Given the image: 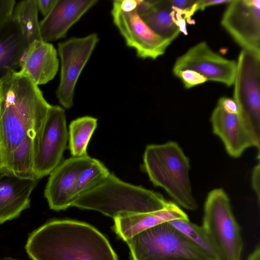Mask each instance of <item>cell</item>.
I'll return each instance as SVG.
<instances>
[{
  "label": "cell",
  "instance_id": "cell-1",
  "mask_svg": "<svg viewBox=\"0 0 260 260\" xmlns=\"http://www.w3.org/2000/svg\"><path fill=\"white\" fill-rule=\"evenodd\" d=\"M25 249L32 260H118L109 241L93 226L50 220L31 232Z\"/></svg>",
  "mask_w": 260,
  "mask_h": 260
},
{
  "label": "cell",
  "instance_id": "cell-2",
  "mask_svg": "<svg viewBox=\"0 0 260 260\" xmlns=\"http://www.w3.org/2000/svg\"><path fill=\"white\" fill-rule=\"evenodd\" d=\"M50 106L38 86L17 72L0 81L2 166L13 150L26 137H35Z\"/></svg>",
  "mask_w": 260,
  "mask_h": 260
},
{
  "label": "cell",
  "instance_id": "cell-3",
  "mask_svg": "<svg viewBox=\"0 0 260 260\" xmlns=\"http://www.w3.org/2000/svg\"><path fill=\"white\" fill-rule=\"evenodd\" d=\"M169 202L160 193L125 182L110 173L98 184L78 196L72 206L97 211L114 219L159 210Z\"/></svg>",
  "mask_w": 260,
  "mask_h": 260
},
{
  "label": "cell",
  "instance_id": "cell-4",
  "mask_svg": "<svg viewBox=\"0 0 260 260\" xmlns=\"http://www.w3.org/2000/svg\"><path fill=\"white\" fill-rule=\"evenodd\" d=\"M142 166L153 185L163 188L175 203L190 211L198 209L189 176L190 160L177 142L148 145Z\"/></svg>",
  "mask_w": 260,
  "mask_h": 260
},
{
  "label": "cell",
  "instance_id": "cell-5",
  "mask_svg": "<svg viewBox=\"0 0 260 260\" xmlns=\"http://www.w3.org/2000/svg\"><path fill=\"white\" fill-rule=\"evenodd\" d=\"M132 260H212L169 222L125 242Z\"/></svg>",
  "mask_w": 260,
  "mask_h": 260
},
{
  "label": "cell",
  "instance_id": "cell-6",
  "mask_svg": "<svg viewBox=\"0 0 260 260\" xmlns=\"http://www.w3.org/2000/svg\"><path fill=\"white\" fill-rule=\"evenodd\" d=\"M202 226L218 251L221 260H241L243 243L230 198L221 188L208 194Z\"/></svg>",
  "mask_w": 260,
  "mask_h": 260
},
{
  "label": "cell",
  "instance_id": "cell-7",
  "mask_svg": "<svg viewBox=\"0 0 260 260\" xmlns=\"http://www.w3.org/2000/svg\"><path fill=\"white\" fill-rule=\"evenodd\" d=\"M237 64L234 100L240 118L260 142V56L243 49Z\"/></svg>",
  "mask_w": 260,
  "mask_h": 260
},
{
  "label": "cell",
  "instance_id": "cell-8",
  "mask_svg": "<svg viewBox=\"0 0 260 260\" xmlns=\"http://www.w3.org/2000/svg\"><path fill=\"white\" fill-rule=\"evenodd\" d=\"M68 140L64 110L51 105L45 119L34 139V172L39 180L60 164Z\"/></svg>",
  "mask_w": 260,
  "mask_h": 260
},
{
  "label": "cell",
  "instance_id": "cell-9",
  "mask_svg": "<svg viewBox=\"0 0 260 260\" xmlns=\"http://www.w3.org/2000/svg\"><path fill=\"white\" fill-rule=\"evenodd\" d=\"M99 41L98 35L91 33L83 37L72 38L58 44L60 72L56 95L63 108L69 109L73 106L78 79Z\"/></svg>",
  "mask_w": 260,
  "mask_h": 260
},
{
  "label": "cell",
  "instance_id": "cell-10",
  "mask_svg": "<svg viewBox=\"0 0 260 260\" xmlns=\"http://www.w3.org/2000/svg\"><path fill=\"white\" fill-rule=\"evenodd\" d=\"M111 13L113 23L126 45L135 49L139 58L155 59L164 54L172 43L152 30L136 10L123 12L114 1Z\"/></svg>",
  "mask_w": 260,
  "mask_h": 260
},
{
  "label": "cell",
  "instance_id": "cell-11",
  "mask_svg": "<svg viewBox=\"0 0 260 260\" xmlns=\"http://www.w3.org/2000/svg\"><path fill=\"white\" fill-rule=\"evenodd\" d=\"M243 49L260 56V1L232 0L221 20Z\"/></svg>",
  "mask_w": 260,
  "mask_h": 260
},
{
  "label": "cell",
  "instance_id": "cell-12",
  "mask_svg": "<svg viewBox=\"0 0 260 260\" xmlns=\"http://www.w3.org/2000/svg\"><path fill=\"white\" fill-rule=\"evenodd\" d=\"M237 67V61L220 56L205 42H201L177 59L173 73L176 76L182 71L192 70L208 81L218 82L230 86L234 84Z\"/></svg>",
  "mask_w": 260,
  "mask_h": 260
},
{
  "label": "cell",
  "instance_id": "cell-13",
  "mask_svg": "<svg viewBox=\"0 0 260 260\" xmlns=\"http://www.w3.org/2000/svg\"><path fill=\"white\" fill-rule=\"evenodd\" d=\"M91 159L88 155L71 157L62 161L50 174L44 196L50 209L60 211L72 206L77 198L79 174Z\"/></svg>",
  "mask_w": 260,
  "mask_h": 260
},
{
  "label": "cell",
  "instance_id": "cell-14",
  "mask_svg": "<svg viewBox=\"0 0 260 260\" xmlns=\"http://www.w3.org/2000/svg\"><path fill=\"white\" fill-rule=\"evenodd\" d=\"M210 122L213 134L221 140L231 157L238 158L251 147L259 151L260 142L249 131L238 114L229 113L217 104L211 114Z\"/></svg>",
  "mask_w": 260,
  "mask_h": 260
},
{
  "label": "cell",
  "instance_id": "cell-15",
  "mask_svg": "<svg viewBox=\"0 0 260 260\" xmlns=\"http://www.w3.org/2000/svg\"><path fill=\"white\" fill-rule=\"evenodd\" d=\"M98 2L97 0H56L40 22L41 39L49 42L64 38L70 28Z\"/></svg>",
  "mask_w": 260,
  "mask_h": 260
},
{
  "label": "cell",
  "instance_id": "cell-16",
  "mask_svg": "<svg viewBox=\"0 0 260 260\" xmlns=\"http://www.w3.org/2000/svg\"><path fill=\"white\" fill-rule=\"evenodd\" d=\"M38 179L20 178L8 169H0V224L29 208L30 196Z\"/></svg>",
  "mask_w": 260,
  "mask_h": 260
},
{
  "label": "cell",
  "instance_id": "cell-17",
  "mask_svg": "<svg viewBox=\"0 0 260 260\" xmlns=\"http://www.w3.org/2000/svg\"><path fill=\"white\" fill-rule=\"evenodd\" d=\"M59 63L54 46L43 40L36 41L29 45L17 73L38 86L45 84L56 76Z\"/></svg>",
  "mask_w": 260,
  "mask_h": 260
},
{
  "label": "cell",
  "instance_id": "cell-18",
  "mask_svg": "<svg viewBox=\"0 0 260 260\" xmlns=\"http://www.w3.org/2000/svg\"><path fill=\"white\" fill-rule=\"evenodd\" d=\"M188 218L180 207L174 202L159 210L130 214L114 219L113 229L117 236L126 242L147 229L176 219Z\"/></svg>",
  "mask_w": 260,
  "mask_h": 260
},
{
  "label": "cell",
  "instance_id": "cell-19",
  "mask_svg": "<svg viewBox=\"0 0 260 260\" xmlns=\"http://www.w3.org/2000/svg\"><path fill=\"white\" fill-rule=\"evenodd\" d=\"M29 46L11 16L0 29V81L19 70Z\"/></svg>",
  "mask_w": 260,
  "mask_h": 260
},
{
  "label": "cell",
  "instance_id": "cell-20",
  "mask_svg": "<svg viewBox=\"0 0 260 260\" xmlns=\"http://www.w3.org/2000/svg\"><path fill=\"white\" fill-rule=\"evenodd\" d=\"M148 8L138 15L148 26L161 37L173 41L181 32L175 12L168 1H149Z\"/></svg>",
  "mask_w": 260,
  "mask_h": 260
},
{
  "label": "cell",
  "instance_id": "cell-21",
  "mask_svg": "<svg viewBox=\"0 0 260 260\" xmlns=\"http://www.w3.org/2000/svg\"><path fill=\"white\" fill-rule=\"evenodd\" d=\"M34 138L26 137L13 150L2 167L20 178L38 179L34 172Z\"/></svg>",
  "mask_w": 260,
  "mask_h": 260
},
{
  "label": "cell",
  "instance_id": "cell-22",
  "mask_svg": "<svg viewBox=\"0 0 260 260\" xmlns=\"http://www.w3.org/2000/svg\"><path fill=\"white\" fill-rule=\"evenodd\" d=\"M97 123L96 118L88 116L79 117L71 122L68 138L72 157L88 155L87 146Z\"/></svg>",
  "mask_w": 260,
  "mask_h": 260
},
{
  "label": "cell",
  "instance_id": "cell-23",
  "mask_svg": "<svg viewBox=\"0 0 260 260\" xmlns=\"http://www.w3.org/2000/svg\"><path fill=\"white\" fill-rule=\"evenodd\" d=\"M38 8L36 0H24L16 4L12 18L19 25L29 45L42 40L38 20Z\"/></svg>",
  "mask_w": 260,
  "mask_h": 260
},
{
  "label": "cell",
  "instance_id": "cell-24",
  "mask_svg": "<svg viewBox=\"0 0 260 260\" xmlns=\"http://www.w3.org/2000/svg\"><path fill=\"white\" fill-rule=\"evenodd\" d=\"M212 260H221L220 254L202 226L191 222L188 218L169 221Z\"/></svg>",
  "mask_w": 260,
  "mask_h": 260
},
{
  "label": "cell",
  "instance_id": "cell-25",
  "mask_svg": "<svg viewBox=\"0 0 260 260\" xmlns=\"http://www.w3.org/2000/svg\"><path fill=\"white\" fill-rule=\"evenodd\" d=\"M110 173L100 160L92 158L80 172L77 184V197L100 183Z\"/></svg>",
  "mask_w": 260,
  "mask_h": 260
},
{
  "label": "cell",
  "instance_id": "cell-26",
  "mask_svg": "<svg viewBox=\"0 0 260 260\" xmlns=\"http://www.w3.org/2000/svg\"><path fill=\"white\" fill-rule=\"evenodd\" d=\"M176 76L181 79L184 87L186 89L190 88L208 81L203 76L190 70L182 71Z\"/></svg>",
  "mask_w": 260,
  "mask_h": 260
},
{
  "label": "cell",
  "instance_id": "cell-27",
  "mask_svg": "<svg viewBox=\"0 0 260 260\" xmlns=\"http://www.w3.org/2000/svg\"><path fill=\"white\" fill-rule=\"evenodd\" d=\"M15 5L14 0H0V29L11 17Z\"/></svg>",
  "mask_w": 260,
  "mask_h": 260
},
{
  "label": "cell",
  "instance_id": "cell-28",
  "mask_svg": "<svg viewBox=\"0 0 260 260\" xmlns=\"http://www.w3.org/2000/svg\"><path fill=\"white\" fill-rule=\"evenodd\" d=\"M259 175H260V164L259 160L253 168L251 174V185L254 191L258 204L260 202V190H259Z\"/></svg>",
  "mask_w": 260,
  "mask_h": 260
},
{
  "label": "cell",
  "instance_id": "cell-29",
  "mask_svg": "<svg viewBox=\"0 0 260 260\" xmlns=\"http://www.w3.org/2000/svg\"><path fill=\"white\" fill-rule=\"evenodd\" d=\"M217 104L229 113L238 114L239 113L238 106L234 99L227 97H222L219 99Z\"/></svg>",
  "mask_w": 260,
  "mask_h": 260
},
{
  "label": "cell",
  "instance_id": "cell-30",
  "mask_svg": "<svg viewBox=\"0 0 260 260\" xmlns=\"http://www.w3.org/2000/svg\"><path fill=\"white\" fill-rule=\"evenodd\" d=\"M115 1L121 11L124 12H130L136 10L139 0H116Z\"/></svg>",
  "mask_w": 260,
  "mask_h": 260
},
{
  "label": "cell",
  "instance_id": "cell-31",
  "mask_svg": "<svg viewBox=\"0 0 260 260\" xmlns=\"http://www.w3.org/2000/svg\"><path fill=\"white\" fill-rule=\"evenodd\" d=\"M38 10L45 17L51 11L56 0H36Z\"/></svg>",
  "mask_w": 260,
  "mask_h": 260
},
{
  "label": "cell",
  "instance_id": "cell-32",
  "mask_svg": "<svg viewBox=\"0 0 260 260\" xmlns=\"http://www.w3.org/2000/svg\"><path fill=\"white\" fill-rule=\"evenodd\" d=\"M230 2L231 0H198V10H203L207 7L223 4H228Z\"/></svg>",
  "mask_w": 260,
  "mask_h": 260
},
{
  "label": "cell",
  "instance_id": "cell-33",
  "mask_svg": "<svg viewBox=\"0 0 260 260\" xmlns=\"http://www.w3.org/2000/svg\"><path fill=\"white\" fill-rule=\"evenodd\" d=\"M247 260H260V246L259 244L249 255Z\"/></svg>",
  "mask_w": 260,
  "mask_h": 260
},
{
  "label": "cell",
  "instance_id": "cell-34",
  "mask_svg": "<svg viewBox=\"0 0 260 260\" xmlns=\"http://www.w3.org/2000/svg\"><path fill=\"white\" fill-rule=\"evenodd\" d=\"M0 260H21L17 258H13L11 257H4L0 258Z\"/></svg>",
  "mask_w": 260,
  "mask_h": 260
},
{
  "label": "cell",
  "instance_id": "cell-35",
  "mask_svg": "<svg viewBox=\"0 0 260 260\" xmlns=\"http://www.w3.org/2000/svg\"><path fill=\"white\" fill-rule=\"evenodd\" d=\"M2 167V159H1V155L0 152V169Z\"/></svg>",
  "mask_w": 260,
  "mask_h": 260
}]
</instances>
